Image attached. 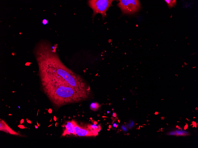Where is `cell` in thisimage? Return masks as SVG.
<instances>
[{"label":"cell","mask_w":198,"mask_h":148,"mask_svg":"<svg viewBox=\"0 0 198 148\" xmlns=\"http://www.w3.org/2000/svg\"><path fill=\"white\" fill-rule=\"evenodd\" d=\"M36 61L41 87L68 86L80 92L85 89L86 83L82 77L68 68L62 62H55L48 65Z\"/></svg>","instance_id":"obj_1"},{"label":"cell","mask_w":198,"mask_h":148,"mask_svg":"<svg viewBox=\"0 0 198 148\" xmlns=\"http://www.w3.org/2000/svg\"><path fill=\"white\" fill-rule=\"evenodd\" d=\"M113 0H90L88 1L89 6L93 10L92 17L98 13L101 14L103 19L107 16L106 12L109 7L112 6Z\"/></svg>","instance_id":"obj_2"},{"label":"cell","mask_w":198,"mask_h":148,"mask_svg":"<svg viewBox=\"0 0 198 148\" xmlns=\"http://www.w3.org/2000/svg\"><path fill=\"white\" fill-rule=\"evenodd\" d=\"M119 1L117 6L124 14H133L137 12L140 8L139 0H121Z\"/></svg>","instance_id":"obj_3"},{"label":"cell","mask_w":198,"mask_h":148,"mask_svg":"<svg viewBox=\"0 0 198 148\" xmlns=\"http://www.w3.org/2000/svg\"><path fill=\"white\" fill-rule=\"evenodd\" d=\"M73 123L74 129L76 135L79 136H97L98 134L92 131L88 127L79 126L74 120Z\"/></svg>","instance_id":"obj_4"},{"label":"cell","mask_w":198,"mask_h":148,"mask_svg":"<svg viewBox=\"0 0 198 148\" xmlns=\"http://www.w3.org/2000/svg\"><path fill=\"white\" fill-rule=\"evenodd\" d=\"M63 126L65 127V129L61 136H65L66 135L71 134L76 135L74 129L73 120L67 122Z\"/></svg>","instance_id":"obj_5"},{"label":"cell","mask_w":198,"mask_h":148,"mask_svg":"<svg viewBox=\"0 0 198 148\" xmlns=\"http://www.w3.org/2000/svg\"><path fill=\"white\" fill-rule=\"evenodd\" d=\"M0 130L7 133L17 136H21V134L15 131L10 128L3 120L0 119Z\"/></svg>","instance_id":"obj_6"},{"label":"cell","mask_w":198,"mask_h":148,"mask_svg":"<svg viewBox=\"0 0 198 148\" xmlns=\"http://www.w3.org/2000/svg\"><path fill=\"white\" fill-rule=\"evenodd\" d=\"M175 136H185L188 135V132L185 130H176L175 131Z\"/></svg>","instance_id":"obj_7"},{"label":"cell","mask_w":198,"mask_h":148,"mask_svg":"<svg viewBox=\"0 0 198 148\" xmlns=\"http://www.w3.org/2000/svg\"><path fill=\"white\" fill-rule=\"evenodd\" d=\"M99 108V104L96 102L92 103L90 105V109L93 111L97 110Z\"/></svg>","instance_id":"obj_8"},{"label":"cell","mask_w":198,"mask_h":148,"mask_svg":"<svg viewBox=\"0 0 198 148\" xmlns=\"http://www.w3.org/2000/svg\"><path fill=\"white\" fill-rule=\"evenodd\" d=\"M165 1L170 7L173 6L176 4V0H165Z\"/></svg>","instance_id":"obj_9"},{"label":"cell","mask_w":198,"mask_h":148,"mask_svg":"<svg viewBox=\"0 0 198 148\" xmlns=\"http://www.w3.org/2000/svg\"><path fill=\"white\" fill-rule=\"evenodd\" d=\"M168 135L172 136H175V131H171L168 134Z\"/></svg>","instance_id":"obj_10"}]
</instances>
